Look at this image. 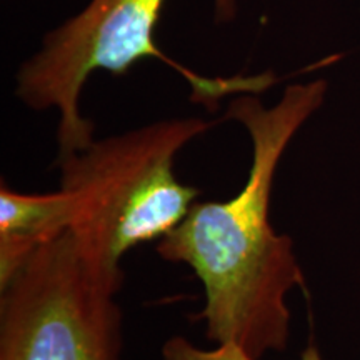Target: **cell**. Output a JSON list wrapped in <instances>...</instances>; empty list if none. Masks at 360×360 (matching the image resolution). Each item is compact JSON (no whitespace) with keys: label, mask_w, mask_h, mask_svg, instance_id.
<instances>
[{"label":"cell","mask_w":360,"mask_h":360,"mask_svg":"<svg viewBox=\"0 0 360 360\" xmlns=\"http://www.w3.org/2000/svg\"><path fill=\"white\" fill-rule=\"evenodd\" d=\"M165 0H90L44 37L42 47L17 72L15 96L32 110L56 109L57 159L89 147L94 139L92 120L80 114L84 85L96 70L125 75L143 58H159L186 79L192 102L209 112L219 109L224 97L262 94L278 82L272 72L236 77H205L157 47L155 29ZM215 20L231 22L237 0H214Z\"/></svg>","instance_id":"3"},{"label":"cell","mask_w":360,"mask_h":360,"mask_svg":"<svg viewBox=\"0 0 360 360\" xmlns=\"http://www.w3.org/2000/svg\"><path fill=\"white\" fill-rule=\"evenodd\" d=\"M212 125L200 117L159 120L56 160L80 255L119 290L124 255L169 236L195 204L200 191L177 179L175 157Z\"/></svg>","instance_id":"2"},{"label":"cell","mask_w":360,"mask_h":360,"mask_svg":"<svg viewBox=\"0 0 360 360\" xmlns=\"http://www.w3.org/2000/svg\"><path fill=\"white\" fill-rule=\"evenodd\" d=\"M72 195L53 192H19L0 186V287L11 282L40 247L69 231Z\"/></svg>","instance_id":"5"},{"label":"cell","mask_w":360,"mask_h":360,"mask_svg":"<svg viewBox=\"0 0 360 360\" xmlns=\"http://www.w3.org/2000/svg\"><path fill=\"white\" fill-rule=\"evenodd\" d=\"M327 89L323 79L290 84L274 107H265L257 94L233 97L225 119L244 125L252 142L244 187L229 200L195 202L155 247L160 259L188 265L202 282L200 319L209 340L233 345L252 359L287 349V297L305 289L294 242L270 224V195L283 152L321 109Z\"/></svg>","instance_id":"1"},{"label":"cell","mask_w":360,"mask_h":360,"mask_svg":"<svg viewBox=\"0 0 360 360\" xmlns=\"http://www.w3.org/2000/svg\"><path fill=\"white\" fill-rule=\"evenodd\" d=\"M117 292L60 233L0 287V360H120Z\"/></svg>","instance_id":"4"},{"label":"cell","mask_w":360,"mask_h":360,"mask_svg":"<svg viewBox=\"0 0 360 360\" xmlns=\"http://www.w3.org/2000/svg\"><path fill=\"white\" fill-rule=\"evenodd\" d=\"M162 359L164 360H257L247 355L244 350L233 345H217L215 349H202L192 344L186 337H170L162 345ZM299 360H323L319 349L310 344L304 350Z\"/></svg>","instance_id":"6"}]
</instances>
